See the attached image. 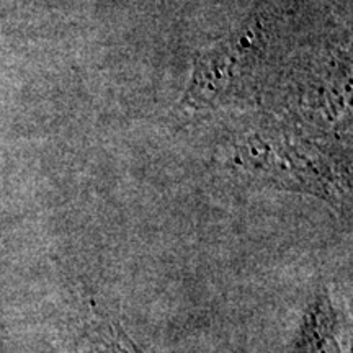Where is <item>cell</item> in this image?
<instances>
[{
	"mask_svg": "<svg viewBox=\"0 0 353 353\" xmlns=\"http://www.w3.org/2000/svg\"><path fill=\"white\" fill-rule=\"evenodd\" d=\"M296 353H341L337 341V317L325 294H317L304 319Z\"/></svg>",
	"mask_w": 353,
	"mask_h": 353,
	"instance_id": "cell-1",
	"label": "cell"
},
{
	"mask_svg": "<svg viewBox=\"0 0 353 353\" xmlns=\"http://www.w3.org/2000/svg\"><path fill=\"white\" fill-rule=\"evenodd\" d=\"M85 339L90 353H144L120 324L105 317H92L87 322Z\"/></svg>",
	"mask_w": 353,
	"mask_h": 353,
	"instance_id": "cell-2",
	"label": "cell"
}]
</instances>
